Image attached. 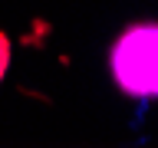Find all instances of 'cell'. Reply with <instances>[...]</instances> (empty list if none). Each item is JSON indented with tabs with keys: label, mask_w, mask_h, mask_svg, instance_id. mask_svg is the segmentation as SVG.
Listing matches in <instances>:
<instances>
[{
	"label": "cell",
	"mask_w": 158,
	"mask_h": 148,
	"mask_svg": "<svg viewBox=\"0 0 158 148\" xmlns=\"http://www.w3.org/2000/svg\"><path fill=\"white\" fill-rule=\"evenodd\" d=\"M7 66H10V36L0 33V79L7 76Z\"/></svg>",
	"instance_id": "obj_2"
},
{
	"label": "cell",
	"mask_w": 158,
	"mask_h": 148,
	"mask_svg": "<svg viewBox=\"0 0 158 148\" xmlns=\"http://www.w3.org/2000/svg\"><path fill=\"white\" fill-rule=\"evenodd\" d=\"M109 72L128 99H158V23H132L109 49Z\"/></svg>",
	"instance_id": "obj_1"
}]
</instances>
